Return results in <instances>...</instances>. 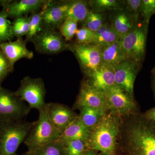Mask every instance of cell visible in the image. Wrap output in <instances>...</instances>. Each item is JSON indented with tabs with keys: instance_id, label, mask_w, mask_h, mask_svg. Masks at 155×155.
I'll list each match as a JSON object with an SVG mask.
<instances>
[{
	"instance_id": "cell-34",
	"label": "cell",
	"mask_w": 155,
	"mask_h": 155,
	"mask_svg": "<svg viewBox=\"0 0 155 155\" xmlns=\"http://www.w3.org/2000/svg\"><path fill=\"white\" fill-rule=\"evenodd\" d=\"M14 67L11 66L0 49V82L2 83L9 74L14 71Z\"/></svg>"
},
{
	"instance_id": "cell-14",
	"label": "cell",
	"mask_w": 155,
	"mask_h": 155,
	"mask_svg": "<svg viewBox=\"0 0 155 155\" xmlns=\"http://www.w3.org/2000/svg\"><path fill=\"white\" fill-rule=\"evenodd\" d=\"M48 0H0V6L14 19L41 11Z\"/></svg>"
},
{
	"instance_id": "cell-16",
	"label": "cell",
	"mask_w": 155,
	"mask_h": 155,
	"mask_svg": "<svg viewBox=\"0 0 155 155\" xmlns=\"http://www.w3.org/2000/svg\"><path fill=\"white\" fill-rule=\"evenodd\" d=\"M27 43L22 38H17L14 41L0 42V49L2 51L11 66L14 67L15 63L22 58H33L34 53L27 48Z\"/></svg>"
},
{
	"instance_id": "cell-32",
	"label": "cell",
	"mask_w": 155,
	"mask_h": 155,
	"mask_svg": "<svg viewBox=\"0 0 155 155\" xmlns=\"http://www.w3.org/2000/svg\"><path fill=\"white\" fill-rule=\"evenodd\" d=\"M75 37V42L78 43L94 44L95 41L94 32L84 26L78 28Z\"/></svg>"
},
{
	"instance_id": "cell-33",
	"label": "cell",
	"mask_w": 155,
	"mask_h": 155,
	"mask_svg": "<svg viewBox=\"0 0 155 155\" xmlns=\"http://www.w3.org/2000/svg\"><path fill=\"white\" fill-rule=\"evenodd\" d=\"M155 14V0H142L140 16L142 20L149 24L150 19Z\"/></svg>"
},
{
	"instance_id": "cell-1",
	"label": "cell",
	"mask_w": 155,
	"mask_h": 155,
	"mask_svg": "<svg viewBox=\"0 0 155 155\" xmlns=\"http://www.w3.org/2000/svg\"><path fill=\"white\" fill-rule=\"evenodd\" d=\"M119 128V122L116 117L105 114L90 129L85 147L88 150L99 151L103 155H114Z\"/></svg>"
},
{
	"instance_id": "cell-13",
	"label": "cell",
	"mask_w": 155,
	"mask_h": 155,
	"mask_svg": "<svg viewBox=\"0 0 155 155\" xmlns=\"http://www.w3.org/2000/svg\"><path fill=\"white\" fill-rule=\"evenodd\" d=\"M69 1L48 0L42 9L44 28L59 31L66 20Z\"/></svg>"
},
{
	"instance_id": "cell-30",
	"label": "cell",
	"mask_w": 155,
	"mask_h": 155,
	"mask_svg": "<svg viewBox=\"0 0 155 155\" xmlns=\"http://www.w3.org/2000/svg\"><path fill=\"white\" fill-rule=\"evenodd\" d=\"M78 23L73 19H67L61 25L59 31L66 41L72 40L75 36L78 29Z\"/></svg>"
},
{
	"instance_id": "cell-26",
	"label": "cell",
	"mask_w": 155,
	"mask_h": 155,
	"mask_svg": "<svg viewBox=\"0 0 155 155\" xmlns=\"http://www.w3.org/2000/svg\"><path fill=\"white\" fill-rule=\"evenodd\" d=\"M28 150L31 151L33 155H65L64 143L60 140Z\"/></svg>"
},
{
	"instance_id": "cell-15",
	"label": "cell",
	"mask_w": 155,
	"mask_h": 155,
	"mask_svg": "<svg viewBox=\"0 0 155 155\" xmlns=\"http://www.w3.org/2000/svg\"><path fill=\"white\" fill-rule=\"evenodd\" d=\"M47 106L50 120L61 133L78 117L71 109L63 104L47 103Z\"/></svg>"
},
{
	"instance_id": "cell-12",
	"label": "cell",
	"mask_w": 155,
	"mask_h": 155,
	"mask_svg": "<svg viewBox=\"0 0 155 155\" xmlns=\"http://www.w3.org/2000/svg\"><path fill=\"white\" fill-rule=\"evenodd\" d=\"M108 109L114 114H125L135 107L134 99L116 84L104 91Z\"/></svg>"
},
{
	"instance_id": "cell-5",
	"label": "cell",
	"mask_w": 155,
	"mask_h": 155,
	"mask_svg": "<svg viewBox=\"0 0 155 155\" xmlns=\"http://www.w3.org/2000/svg\"><path fill=\"white\" fill-rule=\"evenodd\" d=\"M2 84L0 82V123L23 120L31 109L14 91Z\"/></svg>"
},
{
	"instance_id": "cell-36",
	"label": "cell",
	"mask_w": 155,
	"mask_h": 155,
	"mask_svg": "<svg viewBox=\"0 0 155 155\" xmlns=\"http://www.w3.org/2000/svg\"><path fill=\"white\" fill-rule=\"evenodd\" d=\"M145 116L148 120L155 122V107L148 111Z\"/></svg>"
},
{
	"instance_id": "cell-11",
	"label": "cell",
	"mask_w": 155,
	"mask_h": 155,
	"mask_svg": "<svg viewBox=\"0 0 155 155\" xmlns=\"http://www.w3.org/2000/svg\"><path fill=\"white\" fill-rule=\"evenodd\" d=\"M75 104L79 109L90 107L105 112L108 110L104 92L91 86L86 79L81 84Z\"/></svg>"
},
{
	"instance_id": "cell-20",
	"label": "cell",
	"mask_w": 155,
	"mask_h": 155,
	"mask_svg": "<svg viewBox=\"0 0 155 155\" xmlns=\"http://www.w3.org/2000/svg\"><path fill=\"white\" fill-rule=\"evenodd\" d=\"M90 131V129L84 125L78 116L61 134L59 140L64 142L78 140L85 143L89 137Z\"/></svg>"
},
{
	"instance_id": "cell-9",
	"label": "cell",
	"mask_w": 155,
	"mask_h": 155,
	"mask_svg": "<svg viewBox=\"0 0 155 155\" xmlns=\"http://www.w3.org/2000/svg\"><path fill=\"white\" fill-rule=\"evenodd\" d=\"M132 141L136 155H155V125L141 122L133 128Z\"/></svg>"
},
{
	"instance_id": "cell-23",
	"label": "cell",
	"mask_w": 155,
	"mask_h": 155,
	"mask_svg": "<svg viewBox=\"0 0 155 155\" xmlns=\"http://www.w3.org/2000/svg\"><path fill=\"white\" fill-rule=\"evenodd\" d=\"M88 1L91 11L99 13L107 11L122 10L125 8L124 1L119 0H90Z\"/></svg>"
},
{
	"instance_id": "cell-28",
	"label": "cell",
	"mask_w": 155,
	"mask_h": 155,
	"mask_svg": "<svg viewBox=\"0 0 155 155\" xmlns=\"http://www.w3.org/2000/svg\"><path fill=\"white\" fill-rule=\"evenodd\" d=\"M29 30V17L28 16L14 19L11 23V31L12 36L17 38H22L26 35Z\"/></svg>"
},
{
	"instance_id": "cell-35",
	"label": "cell",
	"mask_w": 155,
	"mask_h": 155,
	"mask_svg": "<svg viewBox=\"0 0 155 155\" xmlns=\"http://www.w3.org/2000/svg\"><path fill=\"white\" fill-rule=\"evenodd\" d=\"M142 0L124 1L125 8L133 15L137 22L139 20Z\"/></svg>"
},
{
	"instance_id": "cell-31",
	"label": "cell",
	"mask_w": 155,
	"mask_h": 155,
	"mask_svg": "<svg viewBox=\"0 0 155 155\" xmlns=\"http://www.w3.org/2000/svg\"><path fill=\"white\" fill-rule=\"evenodd\" d=\"M65 155H83L85 152V143L78 140L64 142Z\"/></svg>"
},
{
	"instance_id": "cell-18",
	"label": "cell",
	"mask_w": 155,
	"mask_h": 155,
	"mask_svg": "<svg viewBox=\"0 0 155 155\" xmlns=\"http://www.w3.org/2000/svg\"><path fill=\"white\" fill-rule=\"evenodd\" d=\"M114 11L111 15L110 23L116 33L121 38L131 30L138 21L137 22L133 15L125 8Z\"/></svg>"
},
{
	"instance_id": "cell-22",
	"label": "cell",
	"mask_w": 155,
	"mask_h": 155,
	"mask_svg": "<svg viewBox=\"0 0 155 155\" xmlns=\"http://www.w3.org/2000/svg\"><path fill=\"white\" fill-rule=\"evenodd\" d=\"M94 33L96 39L94 44L101 48L118 41L121 38L113 28L111 23L109 22H106Z\"/></svg>"
},
{
	"instance_id": "cell-21",
	"label": "cell",
	"mask_w": 155,
	"mask_h": 155,
	"mask_svg": "<svg viewBox=\"0 0 155 155\" xmlns=\"http://www.w3.org/2000/svg\"><path fill=\"white\" fill-rule=\"evenodd\" d=\"M90 11L88 1L84 0L69 1L66 12V19H71L78 22L84 21Z\"/></svg>"
},
{
	"instance_id": "cell-37",
	"label": "cell",
	"mask_w": 155,
	"mask_h": 155,
	"mask_svg": "<svg viewBox=\"0 0 155 155\" xmlns=\"http://www.w3.org/2000/svg\"><path fill=\"white\" fill-rule=\"evenodd\" d=\"M152 76V84L154 91L155 93V67H153L151 71Z\"/></svg>"
},
{
	"instance_id": "cell-25",
	"label": "cell",
	"mask_w": 155,
	"mask_h": 155,
	"mask_svg": "<svg viewBox=\"0 0 155 155\" xmlns=\"http://www.w3.org/2000/svg\"><path fill=\"white\" fill-rule=\"evenodd\" d=\"M42 9L34 12L29 16V30L25 35L26 42H32L34 38L44 29L42 19Z\"/></svg>"
},
{
	"instance_id": "cell-2",
	"label": "cell",
	"mask_w": 155,
	"mask_h": 155,
	"mask_svg": "<svg viewBox=\"0 0 155 155\" xmlns=\"http://www.w3.org/2000/svg\"><path fill=\"white\" fill-rule=\"evenodd\" d=\"M34 122L24 120L0 123V155H16Z\"/></svg>"
},
{
	"instance_id": "cell-3",
	"label": "cell",
	"mask_w": 155,
	"mask_h": 155,
	"mask_svg": "<svg viewBox=\"0 0 155 155\" xmlns=\"http://www.w3.org/2000/svg\"><path fill=\"white\" fill-rule=\"evenodd\" d=\"M149 24L139 20L128 33L119 39L127 59L142 64L146 54Z\"/></svg>"
},
{
	"instance_id": "cell-6",
	"label": "cell",
	"mask_w": 155,
	"mask_h": 155,
	"mask_svg": "<svg viewBox=\"0 0 155 155\" xmlns=\"http://www.w3.org/2000/svg\"><path fill=\"white\" fill-rule=\"evenodd\" d=\"M14 92L20 99L28 103L31 110L35 109L39 111L46 105V90L44 81L40 78L25 76L20 81L19 88Z\"/></svg>"
},
{
	"instance_id": "cell-19",
	"label": "cell",
	"mask_w": 155,
	"mask_h": 155,
	"mask_svg": "<svg viewBox=\"0 0 155 155\" xmlns=\"http://www.w3.org/2000/svg\"><path fill=\"white\" fill-rule=\"evenodd\" d=\"M101 50L102 64L114 67L128 60L119 40L105 46Z\"/></svg>"
},
{
	"instance_id": "cell-27",
	"label": "cell",
	"mask_w": 155,
	"mask_h": 155,
	"mask_svg": "<svg viewBox=\"0 0 155 155\" xmlns=\"http://www.w3.org/2000/svg\"><path fill=\"white\" fill-rule=\"evenodd\" d=\"M105 15L104 13L95 12L90 10L86 18L82 22V26L95 32L105 23Z\"/></svg>"
},
{
	"instance_id": "cell-10",
	"label": "cell",
	"mask_w": 155,
	"mask_h": 155,
	"mask_svg": "<svg viewBox=\"0 0 155 155\" xmlns=\"http://www.w3.org/2000/svg\"><path fill=\"white\" fill-rule=\"evenodd\" d=\"M141 66V64L127 60L113 67L116 85L133 99L134 82Z\"/></svg>"
},
{
	"instance_id": "cell-8",
	"label": "cell",
	"mask_w": 155,
	"mask_h": 155,
	"mask_svg": "<svg viewBox=\"0 0 155 155\" xmlns=\"http://www.w3.org/2000/svg\"><path fill=\"white\" fill-rule=\"evenodd\" d=\"M31 43L36 51L43 54H57L69 51V43L67 42L58 30L44 28Z\"/></svg>"
},
{
	"instance_id": "cell-4",
	"label": "cell",
	"mask_w": 155,
	"mask_h": 155,
	"mask_svg": "<svg viewBox=\"0 0 155 155\" xmlns=\"http://www.w3.org/2000/svg\"><path fill=\"white\" fill-rule=\"evenodd\" d=\"M39 113L38 120L34 122L24 142L28 150L59 140L62 134L50 120L47 104Z\"/></svg>"
},
{
	"instance_id": "cell-24",
	"label": "cell",
	"mask_w": 155,
	"mask_h": 155,
	"mask_svg": "<svg viewBox=\"0 0 155 155\" xmlns=\"http://www.w3.org/2000/svg\"><path fill=\"white\" fill-rule=\"evenodd\" d=\"M78 118L87 127L91 129L97 124L100 119L106 114V112L90 107H82Z\"/></svg>"
},
{
	"instance_id": "cell-39",
	"label": "cell",
	"mask_w": 155,
	"mask_h": 155,
	"mask_svg": "<svg viewBox=\"0 0 155 155\" xmlns=\"http://www.w3.org/2000/svg\"><path fill=\"white\" fill-rule=\"evenodd\" d=\"M21 155H32V153L31 151L28 150L27 152L25 153L22 154Z\"/></svg>"
},
{
	"instance_id": "cell-29",
	"label": "cell",
	"mask_w": 155,
	"mask_h": 155,
	"mask_svg": "<svg viewBox=\"0 0 155 155\" xmlns=\"http://www.w3.org/2000/svg\"><path fill=\"white\" fill-rule=\"evenodd\" d=\"M7 12L4 9L0 11V42L12 41L14 38L11 31V23Z\"/></svg>"
},
{
	"instance_id": "cell-17",
	"label": "cell",
	"mask_w": 155,
	"mask_h": 155,
	"mask_svg": "<svg viewBox=\"0 0 155 155\" xmlns=\"http://www.w3.org/2000/svg\"><path fill=\"white\" fill-rule=\"evenodd\" d=\"M85 76L89 84L104 92L116 84L113 67L104 64Z\"/></svg>"
},
{
	"instance_id": "cell-7",
	"label": "cell",
	"mask_w": 155,
	"mask_h": 155,
	"mask_svg": "<svg viewBox=\"0 0 155 155\" xmlns=\"http://www.w3.org/2000/svg\"><path fill=\"white\" fill-rule=\"evenodd\" d=\"M69 51L78 61L82 72L86 75L102 64L101 50L94 44L69 43Z\"/></svg>"
},
{
	"instance_id": "cell-38",
	"label": "cell",
	"mask_w": 155,
	"mask_h": 155,
	"mask_svg": "<svg viewBox=\"0 0 155 155\" xmlns=\"http://www.w3.org/2000/svg\"><path fill=\"white\" fill-rule=\"evenodd\" d=\"M83 155H97V154L92 150H88L85 151Z\"/></svg>"
}]
</instances>
